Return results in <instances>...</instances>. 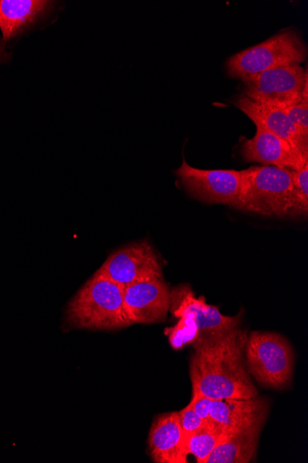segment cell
<instances>
[{"mask_svg":"<svg viewBox=\"0 0 308 463\" xmlns=\"http://www.w3.org/2000/svg\"><path fill=\"white\" fill-rule=\"evenodd\" d=\"M247 331L235 328L218 338L199 341L191 360L193 393L211 400L252 399L258 392L244 357Z\"/></svg>","mask_w":308,"mask_h":463,"instance_id":"6da1fadb","label":"cell"},{"mask_svg":"<svg viewBox=\"0 0 308 463\" xmlns=\"http://www.w3.org/2000/svg\"><path fill=\"white\" fill-rule=\"evenodd\" d=\"M67 321L74 327L116 330L131 326L124 288L97 272L70 301Z\"/></svg>","mask_w":308,"mask_h":463,"instance_id":"7a4b0ae2","label":"cell"},{"mask_svg":"<svg viewBox=\"0 0 308 463\" xmlns=\"http://www.w3.org/2000/svg\"><path fill=\"white\" fill-rule=\"evenodd\" d=\"M241 173L238 209L262 216L287 217L293 191L292 171L257 165Z\"/></svg>","mask_w":308,"mask_h":463,"instance_id":"3957f363","label":"cell"},{"mask_svg":"<svg viewBox=\"0 0 308 463\" xmlns=\"http://www.w3.org/2000/svg\"><path fill=\"white\" fill-rule=\"evenodd\" d=\"M245 351L247 371L259 384L275 390L290 385L294 354L284 335L254 331L247 336Z\"/></svg>","mask_w":308,"mask_h":463,"instance_id":"277c9868","label":"cell"},{"mask_svg":"<svg viewBox=\"0 0 308 463\" xmlns=\"http://www.w3.org/2000/svg\"><path fill=\"white\" fill-rule=\"evenodd\" d=\"M307 55L303 40L294 30H285L262 43L229 58L230 77L243 79L281 67L300 65Z\"/></svg>","mask_w":308,"mask_h":463,"instance_id":"5b68a950","label":"cell"},{"mask_svg":"<svg viewBox=\"0 0 308 463\" xmlns=\"http://www.w3.org/2000/svg\"><path fill=\"white\" fill-rule=\"evenodd\" d=\"M242 81L243 96L261 105L285 109L308 96L307 71L301 65L269 70Z\"/></svg>","mask_w":308,"mask_h":463,"instance_id":"8992f818","label":"cell"},{"mask_svg":"<svg viewBox=\"0 0 308 463\" xmlns=\"http://www.w3.org/2000/svg\"><path fill=\"white\" fill-rule=\"evenodd\" d=\"M188 193L206 203H222L238 208L242 173L230 170H201L185 159L177 171Z\"/></svg>","mask_w":308,"mask_h":463,"instance_id":"52a82bcc","label":"cell"},{"mask_svg":"<svg viewBox=\"0 0 308 463\" xmlns=\"http://www.w3.org/2000/svg\"><path fill=\"white\" fill-rule=\"evenodd\" d=\"M98 272L123 288L163 279L162 266L147 241L116 250Z\"/></svg>","mask_w":308,"mask_h":463,"instance_id":"ba28073f","label":"cell"},{"mask_svg":"<svg viewBox=\"0 0 308 463\" xmlns=\"http://www.w3.org/2000/svg\"><path fill=\"white\" fill-rule=\"evenodd\" d=\"M170 311L174 317H187L197 323L199 338L196 342L218 338L239 327L243 317V312L236 317L223 315L218 307L208 305L204 298H195L192 288L186 285L171 291Z\"/></svg>","mask_w":308,"mask_h":463,"instance_id":"9c48e42d","label":"cell"},{"mask_svg":"<svg viewBox=\"0 0 308 463\" xmlns=\"http://www.w3.org/2000/svg\"><path fill=\"white\" fill-rule=\"evenodd\" d=\"M124 303L131 323L164 322L171 305V291L163 279H154L124 288Z\"/></svg>","mask_w":308,"mask_h":463,"instance_id":"30bf717a","label":"cell"},{"mask_svg":"<svg viewBox=\"0 0 308 463\" xmlns=\"http://www.w3.org/2000/svg\"><path fill=\"white\" fill-rule=\"evenodd\" d=\"M256 128L255 137L242 144V155L246 161L290 171H298L308 163L307 153L301 152L259 125H256Z\"/></svg>","mask_w":308,"mask_h":463,"instance_id":"8fae6325","label":"cell"},{"mask_svg":"<svg viewBox=\"0 0 308 463\" xmlns=\"http://www.w3.org/2000/svg\"><path fill=\"white\" fill-rule=\"evenodd\" d=\"M270 402L266 398L212 400L210 422L226 431L266 425Z\"/></svg>","mask_w":308,"mask_h":463,"instance_id":"7c38bea8","label":"cell"},{"mask_svg":"<svg viewBox=\"0 0 308 463\" xmlns=\"http://www.w3.org/2000/svg\"><path fill=\"white\" fill-rule=\"evenodd\" d=\"M149 451L156 463H187V439L182 431L179 412L157 416L150 430Z\"/></svg>","mask_w":308,"mask_h":463,"instance_id":"4fadbf2b","label":"cell"},{"mask_svg":"<svg viewBox=\"0 0 308 463\" xmlns=\"http://www.w3.org/2000/svg\"><path fill=\"white\" fill-rule=\"evenodd\" d=\"M235 106L256 125L308 154V137L299 131L283 109L261 105L244 96L237 99Z\"/></svg>","mask_w":308,"mask_h":463,"instance_id":"5bb4252c","label":"cell"},{"mask_svg":"<svg viewBox=\"0 0 308 463\" xmlns=\"http://www.w3.org/2000/svg\"><path fill=\"white\" fill-rule=\"evenodd\" d=\"M55 3L42 0H0V31L5 43L46 20Z\"/></svg>","mask_w":308,"mask_h":463,"instance_id":"9a60e30c","label":"cell"},{"mask_svg":"<svg viewBox=\"0 0 308 463\" xmlns=\"http://www.w3.org/2000/svg\"><path fill=\"white\" fill-rule=\"evenodd\" d=\"M263 425L226 431L205 463H249L257 454Z\"/></svg>","mask_w":308,"mask_h":463,"instance_id":"2e32d148","label":"cell"},{"mask_svg":"<svg viewBox=\"0 0 308 463\" xmlns=\"http://www.w3.org/2000/svg\"><path fill=\"white\" fill-rule=\"evenodd\" d=\"M225 430L212 422H204L187 442L189 454H192L198 463H205L207 458L222 439Z\"/></svg>","mask_w":308,"mask_h":463,"instance_id":"e0dca14e","label":"cell"},{"mask_svg":"<svg viewBox=\"0 0 308 463\" xmlns=\"http://www.w3.org/2000/svg\"><path fill=\"white\" fill-rule=\"evenodd\" d=\"M293 191L287 217H306L308 213V163L292 171Z\"/></svg>","mask_w":308,"mask_h":463,"instance_id":"ac0fdd59","label":"cell"},{"mask_svg":"<svg viewBox=\"0 0 308 463\" xmlns=\"http://www.w3.org/2000/svg\"><path fill=\"white\" fill-rule=\"evenodd\" d=\"M170 345L173 350L181 351L187 345H192L199 338L197 323L191 317H181L180 321L167 330Z\"/></svg>","mask_w":308,"mask_h":463,"instance_id":"d6986e66","label":"cell"},{"mask_svg":"<svg viewBox=\"0 0 308 463\" xmlns=\"http://www.w3.org/2000/svg\"><path fill=\"white\" fill-rule=\"evenodd\" d=\"M299 131L308 137V96L288 108L283 109Z\"/></svg>","mask_w":308,"mask_h":463,"instance_id":"ffe728a7","label":"cell"},{"mask_svg":"<svg viewBox=\"0 0 308 463\" xmlns=\"http://www.w3.org/2000/svg\"><path fill=\"white\" fill-rule=\"evenodd\" d=\"M179 418L187 442L204 424V420L196 413L191 404L179 411Z\"/></svg>","mask_w":308,"mask_h":463,"instance_id":"44dd1931","label":"cell"},{"mask_svg":"<svg viewBox=\"0 0 308 463\" xmlns=\"http://www.w3.org/2000/svg\"><path fill=\"white\" fill-rule=\"evenodd\" d=\"M211 402V399L200 393H193L192 400L190 404L204 422H208L210 419Z\"/></svg>","mask_w":308,"mask_h":463,"instance_id":"7402d4cb","label":"cell"}]
</instances>
